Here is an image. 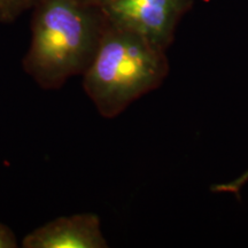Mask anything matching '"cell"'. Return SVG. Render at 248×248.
I'll use <instances>...</instances> for the list:
<instances>
[{
  "label": "cell",
  "mask_w": 248,
  "mask_h": 248,
  "mask_svg": "<svg viewBox=\"0 0 248 248\" xmlns=\"http://www.w3.org/2000/svg\"><path fill=\"white\" fill-rule=\"evenodd\" d=\"M106 24L100 7L82 0H39L23 70L42 89L62 88L91 64Z\"/></svg>",
  "instance_id": "6da1fadb"
},
{
  "label": "cell",
  "mask_w": 248,
  "mask_h": 248,
  "mask_svg": "<svg viewBox=\"0 0 248 248\" xmlns=\"http://www.w3.org/2000/svg\"><path fill=\"white\" fill-rule=\"evenodd\" d=\"M169 74L166 49L137 33L108 23L94 58L83 74V88L98 113L114 119Z\"/></svg>",
  "instance_id": "7a4b0ae2"
},
{
  "label": "cell",
  "mask_w": 248,
  "mask_h": 248,
  "mask_svg": "<svg viewBox=\"0 0 248 248\" xmlns=\"http://www.w3.org/2000/svg\"><path fill=\"white\" fill-rule=\"evenodd\" d=\"M191 4L192 0H105L100 9L108 23L167 51L179 18Z\"/></svg>",
  "instance_id": "3957f363"
},
{
  "label": "cell",
  "mask_w": 248,
  "mask_h": 248,
  "mask_svg": "<svg viewBox=\"0 0 248 248\" xmlns=\"http://www.w3.org/2000/svg\"><path fill=\"white\" fill-rule=\"evenodd\" d=\"M23 248H106L98 215L92 213L60 216L26 234Z\"/></svg>",
  "instance_id": "277c9868"
},
{
  "label": "cell",
  "mask_w": 248,
  "mask_h": 248,
  "mask_svg": "<svg viewBox=\"0 0 248 248\" xmlns=\"http://www.w3.org/2000/svg\"><path fill=\"white\" fill-rule=\"evenodd\" d=\"M39 0H0V23H12L32 9Z\"/></svg>",
  "instance_id": "5b68a950"
},
{
  "label": "cell",
  "mask_w": 248,
  "mask_h": 248,
  "mask_svg": "<svg viewBox=\"0 0 248 248\" xmlns=\"http://www.w3.org/2000/svg\"><path fill=\"white\" fill-rule=\"evenodd\" d=\"M248 182V169L245 171L243 175H240L239 177H237L233 181L223 183V184H217L214 185L212 187L213 192H219V193H235L238 194L240 192L243 186Z\"/></svg>",
  "instance_id": "8992f818"
},
{
  "label": "cell",
  "mask_w": 248,
  "mask_h": 248,
  "mask_svg": "<svg viewBox=\"0 0 248 248\" xmlns=\"http://www.w3.org/2000/svg\"><path fill=\"white\" fill-rule=\"evenodd\" d=\"M18 243L14 231L8 225L0 223V248H16Z\"/></svg>",
  "instance_id": "52a82bcc"
},
{
  "label": "cell",
  "mask_w": 248,
  "mask_h": 248,
  "mask_svg": "<svg viewBox=\"0 0 248 248\" xmlns=\"http://www.w3.org/2000/svg\"><path fill=\"white\" fill-rule=\"evenodd\" d=\"M83 2H85V4L88 5H92V6H97V7H100L102 5V2L105 1V0H82Z\"/></svg>",
  "instance_id": "ba28073f"
}]
</instances>
